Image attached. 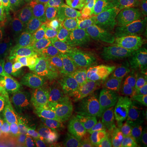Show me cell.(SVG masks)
<instances>
[{"mask_svg":"<svg viewBox=\"0 0 147 147\" xmlns=\"http://www.w3.org/2000/svg\"><path fill=\"white\" fill-rule=\"evenodd\" d=\"M93 54L102 57L108 61H117L122 53V45L113 36L100 42H93L88 45Z\"/></svg>","mask_w":147,"mask_h":147,"instance_id":"cell-19","label":"cell"},{"mask_svg":"<svg viewBox=\"0 0 147 147\" xmlns=\"http://www.w3.org/2000/svg\"><path fill=\"white\" fill-rule=\"evenodd\" d=\"M62 142L69 147H119L104 142L94 119L83 114L78 115L77 123Z\"/></svg>","mask_w":147,"mask_h":147,"instance_id":"cell-4","label":"cell"},{"mask_svg":"<svg viewBox=\"0 0 147 147\" xmlns=\"http://www.w3.org/2000/svg\"><path fill=\"white\" fill-rule=\"evenodd\" d=\"M59 0H18L21 19L28 21L38 16L48 7L50 3H56Z\"/></svg>","mask_w":147,"mask_h":147,"instance_id":"cell-22","label":"cell"},{"mask_svg":"<svg viewBox=\"0 0 147 147\" xmlns=\"http://www.w3.org/2000/svg\"><path fill=\"white\" fill-rule=\"evenodd\" d=\"M131 108L134 110H136L147 123V98L142 101L140 104L135 105Z\"/></svg>","mask_w":147,"mask_h":147,"instance_id":"cell-32","label":"cell"},{"mask_svg":"<svg viewBox=\"0 0 147 147\" xmlns=\"http://www.w3.org/2000/svg\"><path fill=\"white\" fill-rule=\"evenodd\" d=\"M97 126L109 135L120 147L124 146L126 139L125 125L118 110L111 111L93 118Z\"/></svg>","mask_w":147,"mask_h":147,"instance_id":"cell-14","label":"cell"},{"mask_svg":"<svg viewBox=\"0 0 147 147\" xmlns=\"http://www.w3.org/2000/svg\"><path fill=\"white\" fill-rule=\"evenodd\" d=\"M7 70H8V62L5 55L0 52V84L3 83L7 77Z\"/></svg>","mask_w":147,"mask_h":147,"instance_id":"cell-31","label":"cell"},{"mask_svg":"<svg viewBox=\"0 0 147 147\" xmlns=\"http://www.w3.org/2000/svg\"><path fill=\"white\" fill-rule=\"evenodd\" d=\"M0 2H3V0H0Z\"/></svg>","mask_w":147,"mask_h":147,"instance_id":"cell-36","label":"cell"},{"mask_svg":"<svg viewBox=\"0 0 147 147\" xmlns=\"http://www.w3.org/2000/svg\"><path fill=\"white\" fill-rule=\"evenodd\" d=\"M127 7H128L127 0H98L90 9V13H104L117 16Z\"/></svg>","mask_w":147,"mask_h":147,"instance_id":"cell-23","label":"cell"},{"mask_svg":"<svg viewBox=\"0 0 147 147\" xmlns=\"http://www.w3.org/2000/svg\"><path fill=\"white\" fill-rule=\"evenodd\" d=\"M116 16L93 13L91 14L90 29L93 38V42H100L112 35L115 28Z\"/></svg>","mask_w":147,"mask_h":147,"instance_id":"cell-16","label":"cell"},{"mask_svg":"<svg viewBox=\"0 0 147 147\" xmlns=\"http://www.w3.org/2000/svg\"><path fill=\"white\" fill-rule=\"evenodd\" d=\"M123 45L131 37L147 36V16L127 7L116 16L112 35Z\"/></svg>","mask_w":147,"mask_h":147,"instance_id":"cell-6","label":"cell"},{"mask_svg":"<svg viewBox=\"0 0 147 147\" xmlns=\"http://www.w3.org/2000/svg\"><path fill=\"white\" fill-rule=\"evenodd\" d=\"M21 64L27 76L33 77L47 63L50 53L29 27L20 47Z\"/></svg>","mask_w":147,"mask_h":147,"instance_id":"cell-5","label":"cell"},{"mask_svg":"<svg viewBox=\"0 0 147 147\" xmlns=\"http://www.w3.org/2000/svg\"><path fill=\"white\" fill-rule=\"evenodd\" d=\"M70 1L77 5L83 6V7L91 9L96 3L98 0H70Z\"/></svg>","mask_w":147,"mask_h":147,"instance_id":"cell-33","label":"cell"},{"mask_svg":"<svg viewBox=\"0 0 147 147\" xmlns=\"http://www.w3.org/2000/svg\"><path fill=\"white\" fill-rule=\"evenodd\" d=\"M133 10L147 16V0H130Z\"/></svg>","mask_w":147,"mask_h":147,"instance_id":"cell-30","label":"cell"},{"mask_svg":"<svg viewBox=\"0 0 147 147\" xmlns=\"http://www.w3.org/2000/svg\"><path fill=\"white\" fill-rule=\"evenodd\" d=\"M92 52L89 46L84 47L77 57L66 67H65L67 85L84 78L89 74L91 58Z\"/></svg>","mask_w":147,"mask_h":147,"instance_id":"cell-15","label":"cell"},{"mask_svg":"<svg viewBox=\"0 0 147 147\" xmlns=\"http://www.w3.org/2000/svg\"><path fill=\"white\" fill-rule=\"evenodd\" d=\"M26 123L35 122L40 124L44 128L46 132H54L55 131V113H46L38 115L29 117L26 119Z\"/></svg>","mask_w":147,"mask_h":147,"instance_id":"cell-25","label":"cell"},{"mask_svg":"<svg viewBox=\"0 0 147 147\" xmlns=\"http://www.w3.org/2000/svg\"><path fill=\"white\" fill-rule=\"evenodd\" d=\"M115 65L116 61H108L102 57L92 53L90 63L89 75L102 81L113 76Z\"/></svg>","mask_w":147,"mask_h":147,"instance_id":"cell-20","label":"cell"},{"mask_svg":"<svg viewBox=\"0 0 147 147\" xmlns=\"http://www.w3.org/2000/svg\"><path fill=\"white\" fill-rule=\"evenodd\" d=\"M6 9L5 6L3 2H0V15H3V14H6Z\"/></svg>","mask_w":147,"mask_h":147,"instance_id":"cell-34","label":"cell"},{"mask_svg":"<svg viewBox=\"0 0 147 147\" xmlns=\"http://www.w3.org/2000/svg\"><path fill=\"white\" fill-rule=\"evenodd\" d=\"M125 125L126 139L123 147H145L147 145V123L131 107L118 110Z\"/></svg>","mask_w":147,"mask_h":147,"instance_id":"cell-9","label":"cell"},{"mask_svg":"<svg viewBox=\"0 0 147 147\" xmlns=\"http://www.w3.org/2000/svg\"><path fill=\"white\" fill-rule=\"evenodd\" d=\"M67 85L65 68L47 62L33 77L28 95L48 94L65 92Z\"/></svg>","mask_w":147,"mask_h":147,"instance_id":"cell-3","label":"cell"},{"mask_svg":"<svg viewBox=\"0 0 147 147\" xmlns=\"http://www.w3.org/2000/svg\"><path fill=\"white\" fill-rule=\"evenodd\" d=\"M26 122L25 120H16L9 123L7 130V139L12 146L23 147L25 142V131H26Z\"/></svg>","mask_w":147,"mask_h":147,"instance_id":"cell-24","label":"cell"},{"mask_svg":"<svg viewBox=\"0 0 147 147\" xmlns=\"http://www.w3.org/2000/svg\"><path fill=\"white\" fill-rule=\"evenodd\" d=\"M102 89L110 93L123 107H133L147 98V93L137 90L131 84L121 83L114 76L102 80Z\"/></svg>","mask_w":147,"mask_h":147,"instance_id":"cell-11","label":"cell"},{"mask_svg":"<svg viewBox=\"0 0 147 147\" xmlns=\"http://www.w3.org/2000/svg\"><path fill=\"white\" fill-rule=\"evenodd\" d=\"M34 33L50 53L55 44L67 34L63 16L58 10L49 12L37 24Z\"/></svg>","mask_w":147,"mask_h":147,"instance_id":"cell-7","label":"cell"},{"mask_svg":"<svg viewBox=\"0 0 147 147\" xmlns=\"http://www.w3.org/2000/svg\"><path fill=\"white\" fill-rule=\"evenodd\" d=\"M87 47L73 35L66 34L50 51L49 62L61 67H66Z\"/></svg>","mask_w":147,"mask_h":147,"instance_id":"cell-12","label":"cell"},{"mask_svg":"<svg viewBox=\"0 0 147 147\" xmlns=\"http://www.w3.org/2000/svg\"><path fill=\"white\" fill-rule=\"evenodd\" d=\"M53 147H69V146H56Z\"/></svg>","mask_w":147,"mask_h":147,"instance_id":"cell-35","label":"cell"},{"mask_svg":"<svg viewBox=\"0 0 147 147\" xmlns=\"http://www.w3.org/2000/svg\"><path fill=\"white\" fill-rule=\"evenodd\" d=\"M140 62L127 55L126 53H121L116 61V65L113 76L118 81L127 84H131L136 75Z\"/></svg>","mask_w":147,"mask_h":147,"instance_id":"cell-17","label":"cell"},{"mask_svg":"<svg viewBox=\"0 0 147 147\" xmlns=\"http://www.w3.org/2000/svg\"><path fill=\"white\" fill-rule=\"evenodd\" d=\"M123 52L142 62L147 60V36H134L122 45Z\"/></svg>","mask_w":147,"mask_h":147,"instance_id":"cell-21","label":"cell"},{"mask_svg":"<svg viewBox=\"0 0 147 147\" xmlns=\"http://www.w3.org/2000/svg\"><path fill=\"white\" fill-rule=\"evenodd\" d=\"M131 85L137 90L147 93V60L140 62Z\"/></svg>","mask_w":147,"mask_h":147,"instance_id":"cell-26","label":"cell"},{"mask_svg":"<svg viewBox=\"0 0 147 147\" xmlns=\"http://www.w3.org/2000/svg\"><path fill=\"white\" fill-rule=\"evenodd\" d=\"M78 120V114L74 108H68L55 113V133L61 141L72 130Z\"/></svg>","mask_w":147,"mask_h":147,"instance_id":"cell-18","label":"cell"},{"mask_svg":"<svg viewBox=\"0 0 147 147\" xmlns=\"http://www.w3.org/2000/svg\"><path fill=\"white\" fill-rule=\"evenodd\" d=\"M10 121L6 117H0V147H14L7 139V130Z\"/></svg>","mask_w":147,"mask_h":147,"instance_id":"cell-29","label":"cell"},{"mask_svg":"<svg viewBox=\"0 0 147 147\" xmlns=\"http://www.w3.org/2000/svg\"><path fill=\"white\" fill-rule=\"evenodd\" d=\"M57 10L63 16L68 34L78 38L85 46H88L93 42L90 29L91 13L89 8L77 5L69 0L61 3Z\"/></svg>","mask_w":147,"mask_h":147,"instance_id":"cell-2","label":"cell"},{"mask_svg":"<svg viewBox=\"0 0 147 147\" xmlns=\"http://www.w3.org/2000/svg\"><path fill=\"white\" fill-rule=\"evenodd\" d=\"M9 18L6 14L0 15V45L8 41L11 35V29L8 25Z\"/></svg>","mask_w":147,"mask_h":147,"instance_id":"cell-28","label":"cell"},{"mask_svg":"<svg viewBox=\"0 0 147 147\" xmlns=\"http://www.w3.org/2000/svg\"><path fill=\"white\" fill-rule=\"evenodd\" d=\"M68 108H74L64 92L48 94L23 96L18 106L16 118L26 120L27 118L46 113H57Z\"/></svg>","mask_w":147,"mask_h":147,"instance_id":"cell-1","label":"cell"},{"mask_svg":"<svg viewBox=\"0 0 147 147\" xmlns=\"http://www.w3.org/2000/svg\"><path fill=\"white\" fill-rule=\"evenodd\" d=\"M5 6L6 12L13 26H17L21 20V10L18 0H3Z\"/></svg>","mask_w":147,"mask_h":147,"instance_id":"cell-27","label":"cell"},{"mask_svg":"<svg viewBox=\"0 0 147 147\" xmlns=\"http://www.w3.org/2000/svg\"><path fill=\"white\" fill-rule=\"evenodd\" d=\"M145 147H147V145H146V146H145Z\"/></svg>","mask_w":147,"mask_h":147,"instance_id":"cell-37","label":"cell"},{"mask_svg":"<svg viewBox=\"0 0 147 147\" xmlns=\"http://www.w3.org/2000/svg\"><path fill=\"white\" fill-rule=\"evenodd\" d=\"M121 106L110 93L102 89L74 105V110L78 115L83 114L96 118L111 111L118 110Z\"/></svg>","mask_w":147,"mask_h":147,"instance_id":"cell-10","label":"cell"},{"mask_svg":"<svg viewBox=\"0 0 147 147\" xmlns=\"http://www.w3.org/2000/svg\"><path fill=\"white\" fill-rule=\"evenodd\" d=\"M100 90H102V81L87 75L69 84L64 92L74 108V105L80 101Z\"/></svg>","mask_w":147,"mask_h":147,"instance_id":"cell-13","label":"cell"},{"mask_svg":"<svg viewBox=\"0 0 147 147\" xmlns=\"http://www.w3.org/2000/svg\"><path fill=\"white\" fill-rule=\"evenodd\" d=\"M25 88L26 82L18 73L7 77L0 84V117H6L18 108Z\"/></svg>","mask_w":147,"mask_h":147,"instance_id":"cell-8","label":"cell"}]
</instances>
